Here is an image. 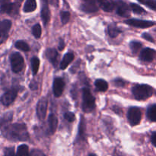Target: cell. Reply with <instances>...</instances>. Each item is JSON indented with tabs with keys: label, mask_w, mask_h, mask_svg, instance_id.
I'll return each instance as SVG.
<instances>
[{
	"label": "cell",
	"mask_w": 156,
	"mask_h": 156,
	"mask_svg": "<svg viewBox=\"0 0 156 156\" xmlns=\"http://www.w3.org/2000/svg\"><path fill=\"white\" fill-rule=\"evenodd\" d=\"M37 3L35 0H27L24 6V11L25 12H32L36 9Z\"/></svg>",
	"instance_id": "cell-21"
},
{
	"label": "cell",
	"mask_w": 156,
	"mask_h": 156,
	"mask_svg": "<svg viewBox=\"0 0 156 156\" xmlns=\"http://www.w3.org/2000/svg\"><path fill=\"white\" fill-rule=\"evenodd\" d=\"M97 1L101 9L105 12H112L115 8V4L113 0H97Z\"/></svg>",
	"instance_id": "cell-15"
},
{
	"label": "cell",
	"mask_w": 156,
	"mask_h": 156,
	"mask_svg": "<svg viewBox=\"0 0 156 156\" xmlns=\"http://www.w3.org/2000/svg\"><path fill=\"white\" fill-rule=\"evenodd\" d=\"M142 114L141 111L139 108L136 107H132L128 110L127 118L129 123L132 126H136L140 123L141 120Z\"/></svg>",
	"instance_id": "cell-6"
},
{
	"label": "cell",
	"mask_w": 156,
	"mask_h": 156,
	"mask_svg": "<svg viewBox=\"0 0 156 156\" xmlns=\"http://www.w3.org/2000/svg\"><path fill=\"white\" fill-rule=\"evenodd\" d=\"M85 2L84 3H93V2H95L96 0H83Z\"/></svg>",
	"instance_id": "cell-41"
},
{
	"label": "cell",
	"mask_w": 156,
	"mask_h": 156,
	"mask_svg": "<svg viewBox=\"0 0 156 156\" xmlns=\"http://www.w3.org/2000/svg\"><path fill=\"white\" fill-rule=\"evenodd\" d=\"M1 129L3 136L11 141H27L29 139L27 129L24 123L8 124Z\"/></svg>",
	"instance_id": "cell-1"
},
{
	"label": "cell",
	"mask_w": 156,
	"mask_h": 156,
	"mask_svg": "<svg viewBox=\"0 0 156 156\" xmlns=\"http://www.w3.org/2000/svg\"><path fill=\"white\" fill-rule=\"evenodd\" d=\"M48 125H49V131L50 134H53L56 130L58 125V119L55 114H50L48 117Z\"/></svg>",
	"instance_id": "cell-16"
},
{
	"label": "cell",
	"mask_w": 156,
	"mask_h": 156,
	"mask_svg": "<svg viewBox=\"0 0 156 156\" xmlns=\"http://www.w3.org/2000/svg\"><path fill=\"white\" fill-rule=\"evenodd\" d=\"M138 1L156 12V0H138Z\"/></svg>",
	"instance_id": "cell-28"
},
{
	"label": "cell",
	"mask_w": 156,
	"mask_h": 156,
	"mask_svg": "<svg viewBox=\"0 0 156 156\" xmlns=\"http://www.w3.org/2000/svg\"><path fill=\"white\" fill-rule=\"evenodd\" d=\"M130 8L134 13L139 14V15H140V14H143L146 12V11H145L141 6H140L137 4H135V3H131Z\"/></svg>",
	"instance_id": "cell-30"
},
{
	"label": "cell",
	"mask_w": 156,
	"mask_h": 156,
	"mask_svg": "<svg viewBox=\"0 0 156 156\" xmlns=\"http://www.w3.org/2000/svg\"><path fill=\"white\" fill-rule=\"evenodd\" d=\"M108 34H109L110 37H115L118 36L119 34L121 32L120 29L115 24H111L108 26Z\"/></svg>",
	"instance_id": "cell-23"
},
{
	"label": "cell",
	"mask_w": 156,
	"mask_h": 156,
	"mask_svg": "<svg viewBox=\"0 0 156 156\" xmlns=\"http://www.w3.org/2000/svg\"><path fill=\"white\" fill-rule=\"evenodd\" d=\"M85 121H84L83 117H81V121L79 123V140H84L85 137Z\"/></svg>",
	"instance_id": "cell-27"
},
{
	"label": "cell",
	"mask_w": 156,
	"mask_h": 156,
	"mask_svg": "<svg viewBox=\"0 0 156 156\" xmlns=\"http://www.w3.org/2000/svg\"><path fill=\"white\" fill-rule=\"evenodd\" d=\"M64 47H65V44H64V41H62V40H61V41H59V50H62V49L64 48Z\"/></svg>",
	"instance_id": "cell-39"
},
{
	"label": "cell",
	"mask_w": 156,
	"mask_h": 156,
	"mask_svg": "<svg viewBox=\"0 0 156 156\" xmlns=\"http://www.w3.org/2000/svg\"><path fill=\"white\" fill-rule=\"evenodd\" d=\"M15 156H29L28 146L24 144L18 146Z\"/></svg>",
	"instance_id": "cell-24"
},
{
	"label": "cell",
	"mask_w": 156,
	"mask_h": 156,
	"mask_svg": "<svg viewBox=\"0 0 156 156\" xmlns=\"http://www.w3.org/2000/svg\"><path fill=\"white\" fill-rule=\"evenodd\" d=\"M50 1H51L52 5H55V6H57L58 0H50Z\"/></svg>",
	"instance_id": "cell-40"
},
{
	"label": "cell",
	"mask_w": 156,
	"mask_h": 156,
	"mask_svg": "<svg viewBox=\"0 0 156 156\" xmlns=\"http://www.w3.org/2000/svg\"><path fill=\"white\" fill-rule=\"evenodd\" d=\"M19 3H4L0 7V12L10 15H15L18 13Z\"/></svg>",
	"instance_id": "cell-7"
},
{
	"label": "cell",
	"mask_w": 156,
	"mask_h": 156,
	"mask_svg": "<svg viewBox=\"0 0 156 156\" xmlns=\"http://www.w3.org/2000/svg\"><path fill=\"white\" fill-rule=\"evenodd\" d=\"M151 141H152V143L153 144V146H155L156 147V133H153L151 136Z\"/></svg>",
	"instance_id": "cell-38"
},
{
	"label": "cell",
	"mask_w": 156,
	"mask_h": 156,
	"mask_svg": "<svg viewBox=\"0 0 156 156\" xmlns=\"http://www.w3.org/2000/svg\"><path fill=\"white\" fill-rule=\"evenodd\" d=\"M46 56L47 59L50 60V62L53 64L54 66H56L57 64V58H58V53L55 49L50 48L46 51Z\"/></svg>",
	"instance_id": "cell-17"
},
{
	"label": "cell",
	"mask_w": 156,
	"mask_h": 156,
	"mask_svg": "<svg viewBox=\"0 0 156 156\" xmlns=\"http://www.w3.org/2000/svg\"><path fill=\"white\" fill-rule=\"evenodd\" d=\"M3 156H15V148L8 147L4 149Z\"/></svg>",
	"instance_id": "cell-34"
},
{
	"label": "cell",
	"mask_w": 156,
	"mask_h": 156,
	"mask_svg": "<svg viewBox=\"0 0 156 156\" xmlns=\"http://www.w3.org/2000/svg\"><path fill=\"white\" fill-rule=\"evenodd\" d=\"M65 88V82L61 78H56L53 81V94L56 97H59L63 92Z\"/></svg>",
	"instance_id": "cell-12"
},
{
	"label": "cell",
	"mask_w": 156,
	"mask_h": 156,
	"mask_svg": "<svg viewBox=\"0 0 156 156\" xmlns=\"http://www.w3.org/2000/svg\"><path fill=\"white\" fill-rule=\"evenodd\" d=\"M15 47H16L17 49H18V50H22V51L24 52L29 51V50H30V47H29L28 44L23 41H17V42L15 43Z\"/></svg>",
	"instance_id": "cell-26"
},
{
	"label": "cell",
	"mask_w": 156,
	"mask_h": 156,
	"mask_svg": "<svg viewBox=\"0 0 156 156\" xmlns=\"http://www.w3.org/2000/svg\"><path fill=\"white\" fill-rule=\"evenodd\" d=\"M15 1H16L17 3H19V4H20L21 2H23V0H15Z\"/></svg>",
	"instance_id": "cell-43"
},
{
	"label": "cell",
	"mask_w": 156,
	"mask_h": 156,
	"mask_svg": "<svg viewBox=\"0 0 156 156\" xmlns=\"http://www.w3.org/2000/svg\"><path fill=\"white\" fill-rule=\"evenodd\" d=\"M132 92L136 100L143 101L149 98L153 94V89L151 86L145 84L136 85L133 88Z\"/></svg>",
	"instance_id": "cell-2"
},
{
	"label": "cell",
	"mask_w": 156,
	"mask_h": 156,
	"mask_svg": "<svg viewBox=\"0 0 156 156\" xmlns=\"http://www.w3.org/2000/svg\"><path fill=\"white\" fill-rule=\"evenodd\" d=\"M115 6L116 9H117V15L121 17H124V18H127V17L129 16L130 11H129L128 5L124 2L118 0V1L116 2Z\"/></svg>",
	"instance_id": "cell-11"
},
{
	"label": "cell",
	"mask_w": 156,
	"mask_h": 156,
	"mask_svg": "<svg viewBox=\"0 0 156 156\" xmlns=\"http://www.w3.org/2000/svg\"><path fill=\"white\" fill-rule=\"evenodd\" d=\"M64 117H65L66 120H68L69 122L74 121L75 118H76V117H75V114H73V112L65 113V114H64Z\"/></svg>",
	"instance_id": "cell-35"
},
{
	"label": "cell",
	"mask_w": 156,
	"mask_h": 156,
	"mask_svg": "<svg viewBox=\"0 0 156 156\" xmlns=\"http://www.w3.org/2000/svg\"><path fill=\"white\" fill-rule=\"evenodd\" d=\"M70 18V14L68 12H61V21L63 24L68 23Z\"/></svg>",
	"instance_id": "cell-33"
},
{
	"label": "cell",
	"mask_w": 156,
	"mask_h": 156,
	"mask_svg": "<svg viewBox=\"0 0 156 156\" xmlns=\"http://www.w3.org/2000/svg\"><path fill=\"white\" fill-rule=\"evenodd\" d=\"M9 1V0H0V2L2 3V4H4V3H7Z\"/></svg>",
	"instance_id": "cell-42"
},
{
	"label": "cell",
	"mask_w": 156,
	"mask_h": 156,
	"mask_svg": "<svg viewBox=\"0 0 156 156\" xmlns=\"http://www.w3.org/2000/svg\"><path fill=\"white\" fill-rule=\"evenodd\" d=\"M147 117L152 121H156V105H152L148 108Z\"/></svg>",
	"instance_id": "cell-25"
},
{
	"label": "cell",
	"mask_w": 156,
	"mask_h": 156,
	"mask_svg": "<svg viewBox=\"0 0 156 156\" xmlns=\"http://www.w3.org/2000/svg\"><path fill=\"white\" fill-rule=\"evenodd\" d=\"M114 83H115V85H117V86L118 87H123L125 85V82H123L122 79H116L115 81H114Z\"/></svg>",
	"instance_id": "cell-36"
},
{
	"label": "cell",
	"mask_w": 156,
	"mask_h": 156,
	"mask_svg": "<svg viewBox=\"0 0 156 156\" xmlns=\"http://www.w3.org/2000/svg\"><path fill=\"white\" fill-rule=\"evenodd\" d=\"M95 85L96 88L98 91H106L108 88V84L106 81L103 80V79H98L95 81Z\"/></svg>",
	"instance_id": "cell-22"
},
{
	"label": "cell",
	"mask_w": 156,
	"mask_h": 156,
	"mask_svg": "<svg viewBox=\"0 0 156 156\" xmlns=\"http://www.w3.org/2000/svg\"><path fill=\"white\" fill-rule=\"evenodd\" d=\"M40 66V60L38 58L33 57L31 59V68L32 72H33L34 75H36L37 73L38 69H39Z\"/></svg>",
	"instance_id": "cell-29"
},
{
	"label": "cell",
	"mask_w": 156,
	"mask_h": 156,
	"mask_svg": "<svg viewBox=\"0 0 156 156\" xmlns=\"http://www.w3.org/2000/svg\"><path fill=\"white\" fill-rule=\"evenodd\" d=\"M47 107H48V101L47 98L44 97L38 101L37 106V114L38 118L41 120H44L47 115Z\"/></svg>",
	"instance_id": "cell-9"
},
{
	"label": "cell",
	"mask_w": 156,
	"mask_h": 156,
	"mask_svg": "<svg viewBox=\"0 0 156 156\" xmlns=\"http://www.w3.org/2000/svg\"><path fill=\"white\" fill-rule=\"evenodd\" d=\"M88 156H97L95 155V154H94V153H91V154H89V155Z\"/></svg>",
	"instance_id": "cell-44"
},
{
	"label": "cell",
	"mask_w": 156,
	"mask_h": 156,
	"mask_svg": "<svg viewBox=\"0 0 156 156\" xmlns=\"http://www.w3.org/2000/svg\"><path fill=\"white\" fill-rule=\"evenodd\" d=\"M143 37L144 38V39H146V41H149V42H154L153 38H152V36H151V35H149V34L144 33V34H143Z\"/></svg>",
	"instance_id": "cell-37"
},
{
	"label": "cell",
	"mask_w": 156,
	"mask_h": 156,
	"mask_svg": "<svg viewBox=\"0 0 156 156\" xmlns=\"http://www.w3.org/2000/svg\"><path fill=\"white\" fill-rule=\"evenodd\" d=\"M81 9L85 12H95L98 11V6L96 2L93 3H83L81 5Z\"/></svg>",
	"instance_id": "cell-19"
},
{
	"label": "cell",
	"mask_w": 156,
	"mask_h": 156,
	"mask_svg": "<svg viewBox=\"0 0 156 156\" xmlns=\"http://www.w3.org/2000/svg\"><path fill=\"white\" fill-rule=\"evenodd\" d=\"M155 56V51L151 48H146L140 55V59L146 62H152Z\"/></svg>",
	"instance_id": "cell-14"
},
{
	"label": "cell",
	"mask_w": 156,
	"mask_h": 156,
	"mask_svg": "<svg viewBox=\"0 0 156 156\" xmlns=\"http://www.w3.org/2000/svg\"><path fill=\"white\" fill-rule=\"evenodd\" d=\"M12 27V22L9 20L0 21V44H2L8 38V33Z\"/></svg>",
	"instance_id": "cell-8"
},
{
	"label": "cell",
	"mask_w": 156,
	"mask_h": 156,
	"mask_svg": "<svg viewBox=\"0 0 156 156\" xmlns=\"http://www.w3.org/2000/svg\"><path fill=\"white\" fill-rule=\"evenodd\" d=\"M18 92V88H12L10 90L6 91L5 93L2 94L0 98V101L4 106H9L13 103L17 97V94Z\"/></svg>",
	"instance_id": "cell-5"
},
{
	"label": "cell",
	"mask_w": 156,
	"mask_h": 156,
	"mask_svg": "<svg viewBox=\"0 0 156 156\" xmlns=\"http://www.w3.org/2000/svg\"><path fill=\"white\" fill-rule=\"evenodd\" d=\"M12 117H13L12 112H8L3 116H2L0 117V128L9 124V122H11V120H12Z\"/></svg>",
	"instance_id": "cell-20"
},
{
	"label": "cell",
	"mask_w": 156,
	"mask_h": 156,
	"mask_svg": "<svg viewBox=\"0 0 156 156\" xmlns=\"http://www.w3.org/2000/svg\"><path fill=\"white\" fill-rule=\"evenodd\" d=\"M43 5L41 9V18L44 25H47L50 19V12L48 6V0H42Z\"/></svg>",
	"instance_id": "cell-13"
},
{
	"label": "cell",
	"mask_w": 156,
	"mask_h": 156,
	"mask_svg": "<svg viewBox=\"0 0 156 156\" xmlns=\"http://www.w3.org/2000/svg\"><path fill=\"white\" fill-rule=\"evenodd\" d=\"M74 54L73 53H68L64 56L63 59H62V62L60 63V68L62 69H65L68 67V66L73 62V60L74 59Z\"/></svg>",
	"instance_id": "cell-18"
},
{
	"label": "cell",
	"mask_w": 156,
	"mask_h": 156,
	"mask_svg": "<svg viewBox=\"0 0 156 156\" xmlns=\"http://www.w3.org/2000/svg\"><path fill=\"white\" fill-rule=\"evenodd\" d=\"M125 23L129 25L140 28H146V27H152L155 24V23L149 21H144V20L139 19H128L125 21Z\"/></svg>",
	"instance_id": "cell-10"
},
{
	"label": "cell",
	"mask_w": 156,
	"mask_h": 156,
	"mask_svg": "<svg viewBox=\"0 0 156 156\" xmlns=\"http://www.w3.org/2000/svg\"><path fill=\"white\" fill-rule=\"evenodd\" d=\"M129 46H130L131 50L133 51V53H138L139 50L141 49L142 44L138 42V41H132V42L130 43V44H129Z\"/></svg>",
	"instance_id": "cell-31"
},
{
	"label": "cell",
	"mask_w": 156,
	"mask_h": 156,
	"mask_svg": "<svg viewBox=\"0 0 156 156\" xmlns=\"http://www.w3.org/2000/svg\"><path fill=\"white\" fill-rule=\"evenodd\" d=\"M95 108L94 98L91 94L89 88H84L82 90V110L86 113H90Z\"/></svg>",
	"instance_id": "cell-3"
},
{
	"label": "cell",
	"mask_w": 156,
	"mask_h": 156,
	"mask_svg": "<svg viewBox=\"0 0 156 156\" xmlns=\"http://www.w3.org/2000/svg\"><path fill=\"white\" fill-rule=\"evenodd\" d=\"M12 70L15 73L22 71L24 67V61L22 56L19 53H13L10 56Z\"/></svg>",
	"instance_id": "cell-4"
},
{
	"label": "cell",
	"mask_w": 156,
	"mask_h": 156,
	"mask_svg": "<svg viewBox=\"0 0 156 156\" xmlns=\"http://www.w3.org/2000/svg\"><path fill=\"white\" fill-rule=\"evenodd\" d=\"M41 32H42L41 27L39 24H35L33 27V28H32V34H33V35L36 38H39L41 37Z\"/></svg>",
	"instance_id": "cell-32"
}]
</instances>
